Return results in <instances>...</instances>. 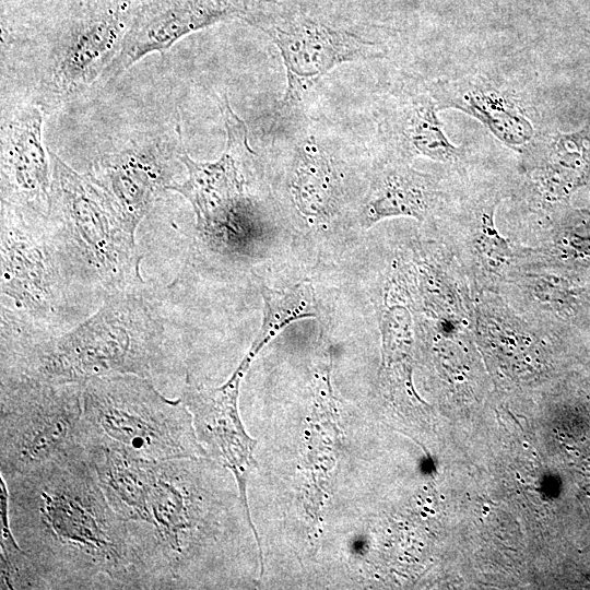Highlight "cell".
<instances>
[{
	"instance_id": "9c48e42d",
	"label": "cell",
	"mask_w": 590,
	"mask_h": 590,
	"mask_svg": "<svg viewBox=\"0 0 590 590\" xmlns=\"http://www.w3.org/2000/svg\"><path fill=\"white\" fill-rule=\"evenodd\" d=\"M590 174V125L574 132H540L520 155L510 184L507 221L520 240H531L563 213Z\"/></svg>"
},
{
	"instance_id": "7a4b0ae2",
	"label": "cell",
	"mask_w": 590,
	"mask_h": 590,
	"mask_svg": "<svg viewBox=\"0 0 590 590\" xmlns=\"http://www.w3.org/2000/svg\"><path fill=\"white\" fill-rule=\"evenodd\" d=\"M163 345L155 306L135 290L121 291L64 333L1 338V377L47 384L113 375L150 378L162 362Z\"/></svg>"
},
{
	"instance_id": "9a60e30c",
	"label": "cell",
	"mask_w": 590,
	"mask_h": 590,
	"mask_svg": "<svg viewBox=\"0 0 590 590\" xmlns=\"http://www.w3.org/2000/svg\"><path fill=\"white\" fill-rule=\"evenodd\" d=\"M2 201L47 219L51 206L49 149L43 142V115L34 105L17 108L1 133Z\"/></svg>"
},
{
	"instance_id": "277c9868",
	"label": "cell",
	"mask_w": 590,
	"mask_h": 590,
	"mask_svg": "<svg viewBox=\"0 0 590 590\" xmlns=\"http://www.w3.org/2000/svg\"><path fill=\"white\" fill-rule=\"evenodd\" d=\"M51 206L49 233L61 257L109 293L143 283L137 228L88 177L49 150Z\"/></svg>"
},
{
	"instance_id": "44dd1931",
	"label": "cell",
	"mask_w": 590,
	"mask_h": 590,
	"mask_svg": "<svg viewBox=\"0 0 590 590\" xmlns=\"http://www.w3.org/2000/svg\"><path fill=\"white\" fill-rule=\"evenodd\" d=\"M263 317L259 332L246 354L253 358L275 335L291 323L317 316L315 291L309 281H302L286 290L261 287Z\"/></svg>"
},
{
	"instance_id": "30bf717a",
	"label": "cell",
	"mask_w": 590,
	"mask_h": 590,
	"mask_svg": "<svg viewBox=\"0 0 590 590\" xmlns=\"http://www.w3.org/2000/svg\"><path fill=\"white\" fill-rule=\"evenodd\" d=\"M134 9L131 0H87L54 48L43 80L44 98L56 105L103 75L117 56Z\"/></svg>"
},
{
	"instance_id": "5bb4252c",
	"label": "cell",
	"mask_w": 590,
	"mask_h": 590,
	"mask_svg": "<svg viewBox=\"0 0 590 590\" xmlns=\"http://www.w3.org/2000/svg\"><path fill=\"white\" fill-rule=\"evenodd\" d=\"M475 342L494 371L510 381L534 379L545 369L550 337L495 292L473 293Z\"/></svg>"
},
{
	"instance_id": "5b68a950",
	"label": "cell",
	"mask_w": 590,
	"mask_h": 590,
	"mask_svg": "<svg viewBox=\"0 0 590 590\" xmlns=\"http://www.w3.org/2000/svg\"><path fill=\"white\" fill-rule=\"evenodd\" d=\"M85 453L82 384L1 377L0 475Z\"/></svg>"
},
{
	"instance_id": "4fadbf2b",
	"label": "cell",
	"mask_w": 590,
	"mask_h": 590,
	"mask_svg": "<svg viewBox=\"0 0 590 590\" xmlns=\"http://www.w3.org/2000/svg\"><path fill=\"white\" fill-rule=\"evenodd\" d=\"M181 149H173L163 139L133 140L96 157L86 174L137 228L160 193L174 182L172 161Z\"/></svg>"
},
{
	"instance_id": "ac0fdd59",
	"label": "cell",
	"mask_w": 590,
	"mask_h": 590,
	"mask_svg": "<svg viewBox=\"0 0 590 590\" xmlns=\"http://www.w3.org/2000/svg\"><path fill=\"white\" fill-rule=\"evenodd\" d=\"M450 193L451 185L446 186L444 178L420 172L399 157L386 162L374 175L361 221L369 227L386 219L411 217L433 226Z\"/></svg>"
},
{
	"instance_id": "7402d4cb",
	"label": "cell",
	"mask_w": 590,
	"mask_h": 590,
	"mask_svg": "<svg viewBox=\"0 0 590 590\" xmlns=\"http://www.w3.org/2000/svg\"><path fill=\"white\" fill-rule=\"evenodd\" d=\"M1 581L0 589H45L32 560L16 542L8 517V486L1 476Z\"/></svg>"
},
{
	"instance_id": "d6986e66",
	"label": "cell",
	"mask_w": 590,
	"mask_h": 590,
	"mask_svg": "<svg viewBox=\"0 0 590 590\" xmlns=\"http://www.w3.org/2000/svg\"><path fill=\"white\" fill-rule=\"evenodd\" d=\"M435 98L427 92L405 94L387 119V132L400 158L424 157L453 175L468 172L467 152L447 137Z\"/></svg>"
},
{
	"instance_id": "ffe728a7",
	"label": "cell",
	"mask_w": 590,
	"mask_h": 590,
	"mask_svg": "<svg viewBox=\"0 0 590 590\" xmlns=\"http://www.w3.org/2000/svg\"><path fill=\"white\" fill-rule=\"evenodd\" d=\"M290 189L296 209L311 221L326 220L337 210L341 182L330 155L312 135L296 149Z\"/></svg>"
},
{
	"instance_id": "2e32d148",
	"label": "cell",
	"mask_w": 590,
	"mask_h": 590,
	"mask_svg": "<svg viewBox=\"0 0 590 590\" xmlns=\"http://www.w3.org/2000/svg\"><path fill=\"white\" fill-rule=\"evenodd\" d=\"M439 110H460L480 121L499 142L523 154L536 140L530 108L515 92L482 74L439 79L428 86Z\"/></svg>"
},
{
	"instance_id": "8992f818",
	"label": "cell",
	"mask_w": 590,
	"mask_h": 590,
	"mask_svg": "<svg viewBox=\"0 0 590 590\" xmlns=\"http://www.w3.org/2000/svg\"><path fill=\"white\" fill-rule=\"evenodd\" d=\"M26 211L2 201V333L39 335L66 309L61 255L49 231L28 222Z\"/></svg>"
},
{
	"instance_id": "52a82bcc",
	"label": "cell",
	"mask_w": 590,
	"mask_h": 590,
	"mask_svg": "<svg viewBox=\"0 0 590 590\" xmlns=\"http://www.w3.org/2000/svg\"><path fill=\"white\" fill-rule=\"evenodd\" d=\"M509 189L510 184L463 173L452 179L450 198L433 225L436 238L461 266L472 293H499L518 260L520 245L500 233L495 219Z\"/></svg>"
},
{
	"instance_id": "7c38bea8",
	"label": "cell",
	"mask_w": 590,
	"mask_h": 590,
	"mask_svg": "<svg viewBox=\"0 0 590 590\" xmlns=\"http://www.w3.org/2000/svg\"><path fill=\"white\" fill-rule=\"evenodd\" d=\"M247 14L243 0H146L134 9L120 49L103 73L115 80L152 52H164L182 37Z\"/></svg>"
},
{
	"instance_id": "6da1fadb",
	"label": "cell",
	"mask_w": 590,
	"mask_h": 590,
	"mask_svg": "<svg viewBox=\"0 0 590 590\" xmlns=\"http://www.w3.org/2000/svg\"><path fill=\"white\" fill-rule=\"evenodd\" d=\"M4 481L11 531L45 589H168L154 540L113 509L87 453Z\"/></svg>"
},
{
	"instance_id": "ba28073f",
	"label": "cell",
	"mask_w": 590,
	"mask_h": 590,
	"mask_svg": "<svg viewBox=\"0 0 590 590\" xmlns=\"http://www.w3.org/2000/svg\"><path fill=\"white\" fill-rule=\"evenodd\" d=\"M226 130L225 149L212 162H199L182 149L179 161L187 169L182 182H173L167 190L184 196L192 205L197 227L203 237L221 247H240L249 238V200L245 170L253 155L248 130L232 109L227 98L219 99Z\"/></svg>"
},
{
	"instance_id": "3957f363",
	"label": "cell",
	"mask_w": 590,
	"mask_h": 590,
	"mask_svg": "<svg viewBox=\"0 0 590 590\" xmlns=\"http://www.w3.org/2000/svg\"><path fill=\"white\" fill-rule=\"evenodd\" d=\"M82 399L86 450L107 448L150 461L206 455L181 399H167L150 378H92L82 384Z\"/></svg>"
},
{
	"instance_id": "e0dca14e",
	"label": "cell",
	"mask_w": 590,
	"mask_h": 590,
	"mask_svg": "<svg viewBox=\"0 0 590 590\" xmlns=\"http://www.w3.org/2000/svg\"><path fill=\"white\" fill-rule=\"evenodd\" d=\"M248 367L241 362L233 376L217 388H202L187 378L180 398L192 415L200 444L234 472L245 504V481L252 446L240 424L237 398Z\"/></svg>"
},
{
	"instance_id": "8fae6325",
	"label": "cell",
	"mask_w": 590,
	"mask_h": 590,
	"mask_svg": "<svg viewBox=\"0 0 590 590\" xmlns=\"http://www.w3.org/2000/svg\"><path fill=\"white\" fill-rule=\"evenodd\" d=\"M255 23L275 44L285 68L286 86L275 109L276 117L298 107L319 80L335 67L379 55L374 43L306 15Z\"/></svg>"
}]
</instances>
